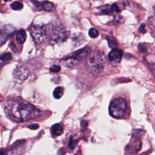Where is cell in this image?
<instances>
[{"instance_id": "1", "label": "cell", "mask_w": 155, "mask_h": 155, "mask_svg": "<svg viewBox=\"0 0 155 155\" xmlns=\"http://www.w3.org/2000/svg\"><path fill=\"white\" fill-rule=\"evenodd\" d=\"M8 117L16 122L28 120L38 116L39 111L31 104L18 100L9 101L5 106Z\"/></svg>"}, {"instance_id": "13", "label": "cell", "mask_w": 155, "mask_h": 155, "mask_svg": "<svg viewBox=\"0 0 155 155\" xmlns=\"http://www.w3.org/2000/svg\"><path fill=\"white\" fill-rule=\"evenodd\" d=\"M64 93V88L61 87H56L53 91V96L56 99H60Z\"/></svg>"}, {"instance_id": "19", "label": "cell", "mask_w": 155, "mask_h": 155, "mask_svg": "<svg viewBox=\"0 0 155 155\" xmlns=\"http://www.w3.org/2000/svg\"><path fill=\"white\" fill-rule=\"evenodd\" d=\"M145 24H142L140 25V26L139 27V31L140 32V33H144L146 32V30H145Z\"/></svg>"}, {"instance_id": "8", "label": "cell", "mask_w": 155, "mask_h": 155, "mask_svg": "<svg viewBox=\"0 0 155 155\" xmlns=\"http://www.w3.org/2000/svg\"><path fill=\"white\" fill-rule=\"evenodd\" d=\"M29 74L28 70L23 65L18 66L14 70V78L19 80H25Z\"/></svg>"}, {"instance_id": "18", "label": "cell", "mask_w": 155, "mask_h": 155, "mask_svg": "<svg viewBox=\"0 0 155 155\" xmlns=\"http://www.w3.org/2000/svg\"><path fill=\"white\" fill-rule=\"evenodd\" d=\"M50 70L53 73H57L61 70V67L58 65H53L50 67Z\"/></svg>"}, {"instance_id": "15", "label": "cell", "mask_w": 155, "mask_h": 155, "mask_svg": "<svg viewBox=\"0 0 155 155\" xmlns=\"http://www.w3.org/2000/svg\"><path fill=\"white\" fill-rule=\"evenodd\" d=\"M107 38L108 45L110 46V47L113 48H116V47L118 45L116 41L113 38H112L111 36H107Z\"/></svg>"}, {"instance_id": "3", "label": "cell", "mask_w": 155, "mask_h": 155, "mask_svg": "<svg viewBox=\"0 0 155 155\" xmlns=\"http://www.w3.org/2000/svg\"><path fill=\"white\" fill-rule=\"evenodd\" d=\"M91 53V49L89 47L78 50L67 56L64 58L61 61L62 65L66 67H73L78 65L84 58L88 56Z\"/></svg>"}, {"instance_id": "5", "label": "cell", "mask_w": 155, "mask_h": 155, "mask_svg": "<svg viewBox=\"0 0 155 155\" xmlns=\"http://www.w3.org/2000/svg\"><path fill=\"white\" fill-rule=\"evenodd\" d=\"M127 109V103L122 97H117L111 101L109 105V113L114 118L123 117Z\"/></svg>"}, {"instance_id": "21", "label": "cell", "mask_w": 155, "mask_h": 155, "mask_svg": "<svg viewBox=\"0 0 155 155\" xmlns=\"http://www.w3.org/2000/svg\"><path fill=\"white\" fill-rule=\"evenodd\" d=\"M5 2H8V1H10L11 0H4Z\"/></svg>"}, {"instance_id": "22", "label": "cell", "mask_w": 155, "mask_h": 155, "mask_svg": "<svg viewBox=\"0 0 155 155\" xmlns=\"http://www.w3.org/2000/svg\"><path fill=\"white\" fill-rule=\"evenodd\" d=\"M31 1H33V0H31Z\"/></svg>"}, {"instance_id": "6", "label": "cell", "mask_w": 155, "mask_h": 155, "mask_svg": "<svg viewBox=\"0 0 155 155\" xmlns=\"http://www.w3.org/2000/svg\"><path fill=\"white\" fill-rule=\"evenodd\" d=\"M30 34L36 44L42 43L47 37V29L42 25H33L30 29Z\"/></svg>"}, {"instance_id": "12", "label": "cell", "mask_w": 155, "mask_h": 155, "mask_svg": "<svg viewBox=\"0 0 155 155\" xmlns=\"http://www.w3.org/2000/svg\"><path fill=\"white\" fill-rule=\"evenodd\" d=\"M26 39V33L25 32L21 30L16 35V41L19 44H22Z\"/></svg>"}, {"instance_id": "4", "label": "cell", "mask_w": 155, "mask_h": 155, "mask_svg": "<svg viewBox=\"0 0 155 155\" xmlns=\"http://www.w3.org/2000/svg\"><path fill=\"white\" fill-rule=\"evenodd\" d=\"M47 35L52 41L56 43L64 42L67 38L66 30L59 21L53 22L49 25Z\"/></svg>"}, {"instance_id": "9", "label": "cell", "mask_w": 155, "mask_h": 155, "mask_svg": "<svg viewBox=\"0 0 155 155\" xmlns=\"http://www.w3.org/2000/svg\"><path fill=\"white\" fill-rule=\"evenodd\" d=\"M33 3H35V5L36 6H37L38 8L42 9L44 10H45V11L50 12V11L54 10L55 8L54 5L53 3H51L49 1H42L41 2H36L35 1H33Z\"/></svg>"}, {"instance_id": "2", "label": "cell", "mask_w": 155, "mask_h": 155, "mask_svg": "<svg viewBox=\"0 0 155 155\" xmlns=\"http://www.w3.org/2000/svg\"><path fill=\"white\" fill-rule=\"evenodd\" d=\"M106 58L105 54L98 50H95L88 56L86 62L87 68L93 74L101 73L105 65Z\"/></svg>"}, {"instance_id": "17", "label": "cell", "mask_w": 155, "mask_h": 155, "mask_svg": "<svg viewBox=\"0 0 155 155\" xmlns=\"http://www.w3.org/2000/svg\"><path fill=\"white\" fill-rule=\"evenodd\" d=\"M89 36L92 38H96L99 35V31L94 28H91L88 31Z\"/></svg>"}, {"instance_id": "16", "label": "cell", "mask_w": 155, "mask_h": 155, "mask_svg": "<svg viewBox=\"0 0 155 155\" xmlns=\"http://www.w3.org/2000/svg\"><path fill=\"white\" fill-rule=\"evenodd\" d=\"M11 8L15 10H21L23 8V4L20 1H15L11 4Z\"/></svg>"}, {"instance_id": "10", "label": "cell", "mask_w": 155, "mask_h": 155, "mask_svg": "<svg viewBox=\"0 0 155 155\" xmlns=\"http://www.w3.org/2000/svg\"><path fill=\"white\" fill-rule=\"evenodd\" d=\"M120 12V9L119 8V7L116 4H113L111 5H106L101 10V13L108 15L113 12L117 13H119Z\"/></svg>"}, {"instance_id": "20", "label": "cell", "mask_w": 155, "mask_h": 155, "mask_svg": "<svg viewBox=\"0 0 155 155\" xmlns=\"http://www.w3.org/2000/svg\"><path fill=\"white\" fill-rule=\"evenodd\" d=\"M39 127V125L37 124H32L31 125H28V127L30 128V129H36L38 128Z\"/></svg>"}, {"instance_id": "11", "label": "cell", "mask_w": 155, "mask_h": 155, "mask_svg": "<svg viewBox=\"0 0 155 155\" xmlns=\"http://www.w3.org/2000/svg\"><path fill=\"white\" fill-rule=\"evenodd\" d=\"M63 133V128L59 124H54L51 128V133L53 136H59Z\"/></svg>"}, {"instance_id": "7", "label": "cell", "mask_w": 155, "mask_h": 155, "mask_svg": "<svg viewBox=\"0 0 155 155\" xmlns=\"http://www.w3.org/2000/svg\"><path fill=\"white\" fill-rule=\"evenodd\" d=\"M123 51L119 48H113L108 54V60L114 65H117L121 61Z\"/></svg>"}, {"instance_id": "14", "label": "cell", "mask_w": 155, "mask_h": 155, "mask_svg": "<svg viewBox=\"0 0 155 155\" xmlns=\"http://www.w3.org/2000/svg\"><path fill=\"white\" fill-rule=\"evenodd\" d=\"M12 59V55L10 53H5L1 55V60L2 62H8Z\"/></svg>"}]
</instances>
